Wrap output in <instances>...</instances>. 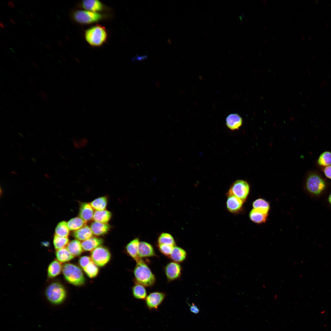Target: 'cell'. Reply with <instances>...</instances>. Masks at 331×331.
Returning a JSON list of instances; mask_svg holds the SVG:
<instances>
[{"label":"cell","mask_w":331,"mask_h":331,"mask_svg":"<svg viewBox=\"0 0 331 331\" xmlns=\"http://www.w3.org/2000/svg\"><path fill=\"white\" fill-rule=\"evenodd\" d=\"M133 272L135 283L140 284L145 287H151L155 282V275L143 259L136 263Z\"/></svg>","instance_id":"obj_1"},{"label":"cell","mask_w":331,"mask_h":331,"mask_svg":"<svg viewBox=\"0 0 331 331\" xmlns=\"http://www.w3.org/2000/svg\"><path fill=\"white\" fill-rule=\"evenodd\" d=\"M62 272L66 280L70 284L75 286L83 285L85 279L81 269L77 266L71 263H67L63 267Z\"/></svg>","instance_id":"obj_2"},{"label":"cell","mask_w":331,"mask_h":331,"mask_svg":"<svg viewBox=\"0 0 331 331\" xmlns=\"http://www.w3.org/2000/svg\"><path fill=\"white\" fill-rule=\"evenodd\" d=\"M105 28L101 25H96L88 29L85 32L87 41L92 46H98L102 44L107 38Z\"/></svg>","instance_id":"obj_3"},{"label":"cell","mask_w":331,"mask_h":331,"mask_svg":"<svg viewBox=\"0 0 331 331\" xmlns=\"http://www.w3.org/2000/svg\"><path fill=\"white\" fill-rule=\"evenodd\" d=\"M45 295L50 302L57 305L61 303L64 301L66 297V293L63 285L58 282H55L51 283L47 287Z\"/></svg>","instance_id":"obj_4"},{"label":"cell","mask_w":331,"mask_h":331,"mask_svg":"<svg viewBox=\"0 0 331 331\" xmlns=\"http://www.w3.org/2000/svg\"><path fill=\"white\" fill-rule=\"evenodd\" d=\"M250 189V185L247 181L238 180L231 185L227 195L228 196H236L245 201L249 193Z\"/></svg>","instance_id":"obj_5"},{"label":"cell","mask_w":331,"mask_h":331,"mask_svg":"<svg viewBox=\"0 0 331 331\" xmlns=\"http://www.w3.org/2000/svg\"><path fill=\"white\" fill-rule=\"evenodd\" d=\"M90 255L92 261L97 266L100 267H102L106 264L111 258L109 250L107 248L101 246L91 251Z\"/></svg>","instance_id":"obj_6"},{"label":"cell","mask_w":331,"mask_h":331,"mask_svg":"<svg viewBox=\"0 0 331 331\" xmlns=\"http://www.w3.org/2000/svg\"><path fill=\"white\" fill-rule=\"evenodd\" d=\"M306 186L310 192L318 195L324 189L325 185V181L321 177L316 174H312L307 179Z\"/></svg>","instance_id":"obj_7"},{"label":"cell","mask_w":331,"mask_h":331,"mask_svg":"<svg viewBox=\"0 0 331 331\" xmlns=\"http://www.w3.org/2000/svg\"><path fill=\"white\" fill-rule=\"evenodd\" d=\"M74 19L78 22L89 24L98 21L102 17L98 13L86 10H78L73 14Z\"/></svg>","instance_id":"obj_8"},{"label":"cell","mask_w":331,"mask_h":331,"mask_svg":"<svg viewBox=\"0 0 331 331\" xmlns=\"http://www.w3.org/2000/svg\"><path fill=\"white\" fill-rule=\"evenodd\" d=\"M182 268L179 263L174 261L168 263L164 268V272L168 282L178 279L181 275Z\"/></svg>","instance_id":"obj_9"},{"label":"cell","mask_w":331,"mask_h":331,"mask_svg":"<svg viewBox=\"0 0 331 331\" xmlns=\"http://www.w3.org/2000/svg\"><path fill=\"white\" fill-rule=\"evenodd\" d=\"M166 296L162 292L154 291L149 294L146 299L147 306L150 309H156L162 303Z\"/></svg>","instance_id":"obj_10"},{"label":"cell","mask_w":331,"mask_h":331,"mask_svg":"<svg viewBox=\"0 0 331 331\" xmlns=\"http://www.w3.org/2000/svg\"><path fill=\"white\" fill-rule=\"evenodd\" d=\"M228 196L226 202L227 209L232 213H238L242 209L244 201L234 196Z\"/></svg>","instance_id":"obj_11"},{"label":"cell","mask_w":331,"mask_h":331,"mask_svg":"<svg viewBox=\"0 0 331 331\" xmlns=\"http://www.w3.org/2000/svg\"><path fill=\"white\" fill-rule=\"evenodd\" d=\"M138 238H135L130 241L126 245L125 249L127 253L136 262H138L142 260L139 255L138 250L139 243Z\"/></svg>","instance_id":"obj_12"},{"label":"cell","mask_w":331,"mask_h":331,"mask_svg":"<svg viewBox=\"0 0 331 331\" xmlns=\"http://www.w3.org/2000/svg\"><path fill=\"white\" fill-rule=\"evenodd\" d=\"M138 253L139 257L142 259L157 256L153 246L145 242H139Z\"/></svg>","instance_id":"obj_13"},{"label":"cell","mask_w":331,"mask_h":331,"mask_svg":"<svg viewBox=\"0 0 331 331\" xmlns=\"http://www.w3.org/2000/svg\"><path fill=\"white\" fill-rule=\"evenodd\" d=\"M226 126L230 130H238L242 124V119L238 114L232 113L226 117Z\"/></svg>","instance_id":"obj_14"},{"label":"cell","mask_w":331,"mask_h":331,"mask_svg":"<svg viewBox=\"0 0 331 331\" xmlns=\"http://www.w3.org/2000/svg\"><path fill=\"white\" fill-rule=\"evenodd\" d=\"M93 208L90 204L82 203L81 204L79 211V217L86 222L93 219L94 214Z\"/></svg>","instance_id":"obj_15"},{"label":"cell","mask_w":331,"mask_h":331,"mask_svg":"<svg viewBox=\"0 0 331 331\" xmlns=\"http://www.w3.org/2000/svg\"><path fill=\"white\" fill-rule=\"evenodd\" d=\"M103 242V239L101 238L92 237L83 241L82 242V245L84 250L92 251L96 248L101 246Z\"/></svg>","instance_id":"obj_16"},{"label":"cell","mask_w":331,"mask_h":331,"mask_svg":"<svg viewBox=\"0 0 331 331\" xmlns=\"http://www.w3.org/2000/svg\"><path fill=\"white\" fill-rule=\"evenodd\" d=\"M268 214L259 210L253 208L250 211L249 216L250 220L253 222L260 224L266 222Z\"/></svg>","instance_id":"obj_17"},{"label":"cell","mask_w":331,"mask_h":331,"mask_svg":"<svg viewBox=\"0 0 331 331\" xmlns=\"http://www.w3.org/2000/svg\"><path fill=\"white\" fill-rule=\"evenodd\" d=\"M93 233L89 226L85 225L80 229L74 231L73 235L78 240L84 241L92 237Z\"/></svg>","instance_id":"obj_18"},{"label":"cell","mask_w":331,"mask_h":331,"mask_svg":"<svg viewBox=\"0 0 331 331\" xmlns=\"http://www.w3.org/2000/svg\"><path fill=\"white\" fill-rule=\"evenodd\" d=\"M90 228L93 234L99 236L107 233L109 230L110 226L107 223L94 221L91 223Z\"/></svg>","instance_id":"obj_19"},{"label":"cell","mask_w":331,"mask_h":331,"mask_svg":"<svg viewBox=\"0 0 331 331\" xmlns=\"http://www.w3.org/2000/svg\"><path fill=\"white\" fill-rule=\"evenodd\" d=\"M187 256L186 251L182 248L177 246H174L169 258L173 261L178 263L182 262Z\"/></svg>","instance_id":"obj_20"},{"label":"cell","mask_w":331,"mask_h":331,"mask_svg":"<svg viewBox=\"0 0 331 331\" xmlns=\"http://www.w3.org/2000/svg\"><path fill=\"white\" fill-rule=\"evenodd\" d=\"M82 5L85 9L95 12L102 10L103 7L102 3L97 0L83 1L82 2Z\"/></svg>","instance_id":"obj_21"},{"label":"cell","mask_w":331,"mask_h":331,"mask_svg":"<svg viewBox=\"0 0 331 331\" xmlns=\"http://www.w3.org/2000/svg\"><path fill=\"white\" fill-rule=\"evenodd\" d=\"M67 248L74 256H78L81 255L83 252L82 243L77 239L73 240L69 242Z\"/></svg>","instance_id":"obj_22"},{"label":"cell","mask_w":331,"mask_h":331,"mask_svg":"<svg viewBox=\"0 0 331 331\" xmlns=\"http://www.w3.org/2000/svg\"><path fill=\"white\" fill-rule=\"evenodd\" d=\"M63 267L59 261L54 260L49 265L48 268V275L50 278L55 277L59 275L62 270Z\"/></svg>","instance_id":"obj_23"},{"label":"cell","mask_w":331,"mask_h":331,"mask_svg":"<svg viewBox=\"0 0 331 331\" xmlns=\"http://www.w3.org/2000/svg\"><path fill=\"white\" fill-rule=\"evenodd\" d=\"M111 215V212L107 210L96 211L94 212L93 219L95 222L107 223L110 219Z\"/></svg>","instance_id":"obj_24"},{"label":"cell","mask_w":331,"mask_h":331,"mask_svg":"<svg viewBox=\"0 0 331 331\" xmlns=\"http://www.w3.org/2000/svg\"><path fill=\"white\" fill-rule=\"evenodd\" d=\"M145 287L140 284L135 283L132 288V292L133 297L138 299H146L147 296L146 291Z\"/></svg>","instance_id":"obj_25"},{"label":"cell","mask_w":331,"mask_h":331,"mask_svg":"<svg viewBox=\"0 0 331 331\" xmlns=\"http://www.w3.org/2000/svg\"><path fill=\"white\" fill-rule=\"evenodd\" d=\"M55 255L57 260L61 262L68 261L75 257L70 252L67 248H65L57 250Z\"/></svg>","instance_id":"obj_26"},{"label":"cell","mask_w":331,"mask_h":331,"mask_svg":"<svg viewBox=\"0 0 331 331\" xmlns=\"http://www.w3.org/2000/svg\"><path fill=\"white\" fill-rule=\"evenodd\" d=\"M86 222L80 217H76L69 220L67 224L70 230L75 231L86 225Z\"/></svg>","instance_id":"obj_27"},{"label":"cell","mask_w":331,"mask_h":331,"mask_svg":"<svg viewBox=\"0 0 331 331\" xmlns=\"http://www.w3.org/2000/svg\"><path fill=\"white\" fill-rule=\"evenodd\" d=\"M253 208L261 210L268 213L270 208L269 202L265 200L259 198L255 200L253 203Z\"/></svg>","instance_id":"obj_28"},{"label":"cell","mask_w":331,"mask_h":331,"mask_svg":"<svg viewBox=\"0 0 331 331\" xmlns=\"http://www.w3.org/2000/svg\"><path fill=\"white\" fill-rule=\"evenodd\" d=\"M69 233L70 230L67 226V222L62 221L58 224L55 230V235L67 238Z\"/></svg>","instance_id":"obj_29"},{"label":"cell","mask_w":331,"mask_h":331,"mask_svg":"<svg viewBox=\"0 0 331 331\" xmlns=\"http://www.w3.org/2000/svg\"><path fill=\"white\" fill-rule=\"evenodd\" d=\"M107 203L106 198L105 196H102L95 199L90 204L93 209L96 210L101 211L105 210Z\"/></svg>","instance_id":"obj_30"},{"label":"cell","mask_w":331,"mask_h":331,"mask_svg":"<svg viewBox=\"0 0 331 331\" xmlns=\"http://www.w3.org/2000/svg\"><path fill=\"white\" fill-rule=\"evenodd\" d=\"M158 244H163L175 246V242L172 236L167 233H162L158 239Z\"/></svg>","instance_id":"obj_31"},{"label":"cell","mask_w":331,"mask_h":331,"mask_svg":"<svg viewBox=\"0 0 331 331\" xmlns=\"http://www.w3.org/2000/svg\"><path fill=\"white\" fill-rule=\"evenodd\" d=\"M83 269L86 275L90 278L95 277L99 272L97 266L92 261Z\"/></svg>","instance_id":"obj_32"},{"label":"cell","mask_w":331,"mask_h":331,"mask_svg":"<svg viewBox=\"0 0 331 331\" xmlns=\"http://www.w3.org/2000/svg\"><path fill=\"white\" fill-rule=\"evenodd\" d=\"M69 241V240L67 238L55 235L53 239L54 247L56 250L64 248L68 245Z\"/></svg>","instance_id":"obj_33"},{"label":"cell","mask_w":331,"mask_h":331,"mask_svg":"<svg viewBox=\"0 0 331 331\" xmlns=\"http://www.w3.org/2000/svg\"><path fill=\"white\" fill-rule=\"evenodd\" d=\"M318 162L320 165L323 166L331 165V152L326 151L322 153L319 156Z\"/></svg>","instance_id":"obj_34"},{"label":"cell","mask_w":331,"mask_h":331,"mask_svg":"<svg viewBox=\"0 0 331 331\" xmlns=\"http://www.w3.org/2000/svg\"><path fill=\"white\" fill-rule=\"evenodd\" d=\"M158 246L159 250L162 254L165 256L169 257L174 246L170 245L161 244H158Z\"/></svg>","instance_id":"obj_35"},{"label":"cell","mask_w":331,"mask_h":331,"mask_svg":"<svg viewBox=\"0 0 331 331\" xmlns=\"http://www.w3.org/2000/svg\"><path fill=\"white\" fill-rule=\"evenodd\" d=\"M92 261L91 258L89 257L83 256L79 258L78 262L80 266L83 269Z\"/></svg>","instance_id":"obj_36"},{"label":"cell","mask_w":331,"mask_h":331,"mask_svg":"<svg viewBox=\"0 0 331 331\" xmlns=\"http://www.w3.org/2000/svg\"><path fill=\"white\" fill-rule=\"evenodd\" d=\"M88 142V140L86 139L83 138L79 140L77 139H74L73 143L74 146L78 148H80L85 146Z\"/></svg>","instance_id":"obj_37"},{"label":"cell","mask_w":331,"mask_h":331,"mask_svg":"<svg viewBox=\"0 0 331 331\" xmlns=\"http://www.w3.org/2000/svg\"><path fill=\"white\" fill-rule=\"evenodd\" d=\"M323 171L325 176L331 179V165L325 167Z\"/></svg>","instance_id":"obj_38"},{"label":"cell","mask_w":331,"mask_h":331,"mask_svg":"<svg viewBox=\"0 0 331 331\" xmlns=\"http://www.w3.org/2000/svg\"><path fill=\"white\" fill-rule=\"evenodd\" d=\"M190 310L191 312L195 314H198L199 311V308L194 304H192L191 306Z\"/></svg>","instance_id":"obj_39"},{"label":"cell","mask_w":331,"mask_h":331,"mask_svg":"<svg viewBox=\"0 0 331 331\" xmlns=\"http://www.w3.org/2000/svg\"><path fill=\"white\" fill-rule=\"evenodd\" d=\"M9 4L10 5V6L11 7H13L14 6V4L12 3V2L10 1L9 2Z\"/></svg>","instance_id":"obj_40"},{"label":"cell","mask_w":331,"mask_h":331,"mask_svg":"<svg viewBox=\"0 0 331 331\" xmlns=\"http://www.w3.org/2000/svg\"><path fill=\"white\" fill-rule=\"evenodd\" d=\"M329 203L331 204V193L329 195Z\"/></svg>","instance_id":"obj_41"},{"label":"cell","mask_w":331,"mask_h":331,"mask_svg":"<svg viewBox=\"0 0 331 331\" xmlns=\"http://www.w3.org/2000/svg\"><path fill=\"white\" fill-rule=\"evenodd\" d=\"M42 243L43 244V245H45V246H47V245H48V244H49V243H47V242H44L43 243Z\"/></svg>","instance_id":"obj_42"},{"label":"cell","mask_w":331,"mask_h":331,"mask_svg":"<svg viewBox=\"0 0 331 331\" xmlns=\"http://www.w3.org/2000/svg\"><path fill=\"white\" fill-rule=\"evenodd\" d=\"M0 25H1V27L2 28H4L5 27V26H4V25L1 22H0Z\"/></svg>","instance_id":"obj_43"},{"label":"cell","mask_w":331,"mask_h":331,"mask_svg":"<svg viewBox=\"0 0 331 331\" xmlns=\"http://www.w3.org/2000/svg\"><path fill=\"white\" fill-rule=\"evenodd\" d=\"M12 173H13V174H16V173L15 172H12Z\"/></svg>","instance_id":"obj_44"}]
</instances>
